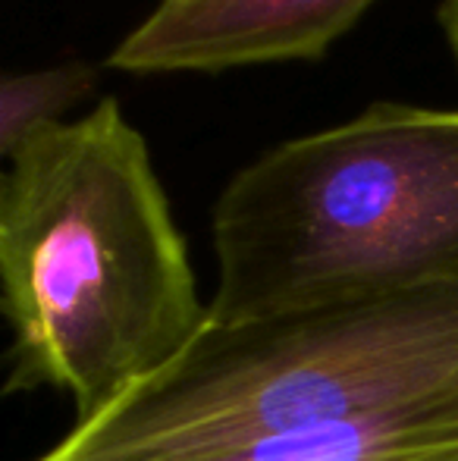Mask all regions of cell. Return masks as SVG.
<instances>
[{
    "label": "cell",
    "mask_w": 458,
    "mask_h": 461,
    "mask_svg": "<svg viewBox=\"0 0 458 461\" xmlns=\"http://www.w3.org/2000/svg\"><path fill=\"white\" fill-rule=\"evenodd\" d=\"M35 461H458V289L208 321Z\"/></svg>",
    "instance_id": "6da1fadb"
},
{
    "label": "cell",
    "mask_w": 458,
    "mask_h": 461,
    "mask_svg": "<svg viewBox=\"0 0 458 461\" xmlns=\"http://www.w3.org/2000/svg\"><path fill=\"white\" fill-rule=\"evenodd\" d=\"M0 289L6 393H67L76 424L160 374L208 323L148 141L113 97L6 158Z\"/></svg>",
    "instance_id": "7a4b0ae2"
},
{
    "label": "cell",
    "mask_w": 458,
    "mask_h": 461,
    "mask_svg": "<svg viewBox=\"0 0 458 461\" xmlns=\"http://www.w3.org/2000/svg\"><path fill=\"white\" fill-rule=\"evenodd\" d=\"M98 86L101 69L85 60L6 73L0 82V158H13L25 141L67 122L69 110L98 92Z\"/></svg>",
    "instance_id": "5b68a950"
},
{
    "label": "cell",
    "mask_w": 458,
    "mask_h": 461,
    "mask_svg": "<svg viewBox=\"0 0 458 461\" xmlns=\"http://www.w3.org/2000/svg\"><path fill=\"white\" fill-rule=\"evenodd\" d=\"M436 19H440V29L446 35V44L453 50L458 67V0H443L440 10H436Z\"/></svg>",
    "instance_id": "8992f818"
},
{
    "label": "cell",
    "mask_w": 458,
    "mask_h": 461,
    "mask_svg": "<svg viewBox=\"0 0 458 461\" xmlns=\"http://www.w3.org/2000/svg\"><path fill=\"white\" fill-rule=\"evenodd\" d=\"M377 0H160L107 57L132 76L320 60Z\"/></svg>",
    "instance_id": "277c9868"
},
{
    "label": "cell",
    "mask_w": 458,
    "mask_h": 461,
    "mask_svg": "<svg viewBox=\"0 0 458 461\" xmlns=\"http://www.w3.org/2000/svg\"><path fill=\"white\" fill-rule=\"evenodd\" d=\"M211 323L458 289V110L380 101L264 151L214 204Z\"/></svg>",
    "instance_id": "3957f363"
}]
</instances>
